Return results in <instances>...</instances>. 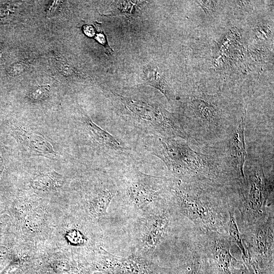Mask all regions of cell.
Wrapping results in <instances>:
<instances>
[{
	"instance_id": "cell-1",
	"label": "cell",
	"mask_w": 274,
	"mask_h": 274,
	"mask_svg": "<svg viewBox=\"0 0 274 274\" xmlns=\"http://www.w3.org/2000/svg\"><path fill=\"white\" fill-rule=\"evenodd\" d=\"M121 205L134 219L168 203L164 179L132 169L116 182Z\"/></svg>"
},
{
	"instance_id": "cell-2",
	"label": "cell",
	"mask_w": 274,
	"mask_h": 274,
	"mask_svg": "<svg viewBox=\"0 0 274 274\" xmlns=\"http://www.w3.org/2000/svg\"><path fill=\"white\" fill-rule=\"evenodd\" d=\"M178 210L204 231L223 233L229 218L223 210L207 197L190 190L181 182L170 187Z\"/></svg>"
},
{
	"instance_id": "cell-3",
	"label": "cell",
	"mask_w": 274,
	"mask_h": 274,
	"mask_svg": "<svg viewBox=\"0 0 274 274\" xmlns=\"http://www.w3.org/2000/svg\"><path fill=\"white\" fill-rule=\"evenodd\" d=\"M168 202L146 215L132 219L129 236L132 253L154 259L158 246L166 234L172 218Z\"/></svg>"
},
{
	"instance_id": "cell-4",
	"label": "cell",
	"mask_w": 274,
	"mask_h": 274,
	"mask_svg": "<svg viewBox=\"0 0 274 274\" xmlns=\"http://www.w3.org/2000/svg\"><path fill=\"white\" fill-rule=\"evenodd\" d=\"M249 227L242 235L248 256L244 263L253 274H273V212Z\"/></svg>"
},
{
	"instance_id": "cell-5",
	"label": "cell",
	"mask_w": 274,
	"mask_h": 274,
	"mask_svg": "<svg viewBox=\"0 0 274 274\" xmlns=\"http://www.w3.org/2000/svg\"><path fill=\"white\" fill-rule=\"evenodd\" d=\"M123 100L136 127L157 136L188 138L180 124L163 108L143 101L126 98Z\"/></svg>"
},
{
	"instance_id": "cell-6",
	"label": "cell",
	"mask_w": 274,
	"mask_h": 274,
	"mask_svg": "<svg viewBox=\"0 0 274 274\" xmlns=\"http://www.w3.org/2000/svg\"><path fill=\"white\" fill-rule=\"evenodd\" d=\"M157 136L151 143V152L175 175L183 177L199 170L201 159L187 145L173 138Z\"/></svg>"
},
{
	"instance_id": "cell-7",
	"label": "cell",
	"mask_w": 274,
	"mask_h": 274,
	"mask_svg": "<svg viewBox=\"0 0 274 274\" xmlns=\"http://www.w3.org/2000/svg\"><path fill=\"white\" fill-rule=\"evenodd\" d=\"M94 266L105 274H173L170 266H162L154 259L133 254L119 256L102 247L97 251Z\"/></svg>"
},
{
	"instance_id": "cell-8",
	"label": "cell",
	"mask_w": 274,
	"mask_h": 274,
	"mask_svg": "<svg viewBox=\"0 0 274 274\" xmlns=\"http://www.w3.org/2000/svg\"><path fill=\"white\" fill-rule=\"evenodd\" d=\"M269 192L263 173H255L250 176L249 188L244 196L239 211L244 222L251 226L265 219L268 213Z\"/></svg>"
},
{
	"instance_id": "cell-9",
	"label": "cell",
	"mask_w": 274,
	"mask_h": 274,
	"mask_svg": "<svg viewBox=\"0 0 274 274\" xmlns=\"http://www.w3.org/2000/svg\"><path fill=\"white\" fill-rule=\"evenodd\" d=\"M210 260L206 261L207 274H230L236 261L230 252L229 236L212 231H206Z\"/></svg>"
},
{
	"instance_id": "cell-10",
	"label": "cell",
	"mask_w": 274,
	"mask_h": 274,
	"mask_svg": "<svg viewBox=\"0 0 274 274\" xmlns=\"http://www.w3.org/2000/svg\"><path fill=\"white\" fill-rule=\"evenodd\" d=\"M84 126L94 142L109 152L125 153L127 148L124 144L108 131L101 128L89 118L84 119Z\"/></svg>"
},
{
	"instance_id": "cell-11",
	"label": "cell",
	"mask_w": 274,
	"mask_h": 274,
	"mask_svg": "<svg viewBox=\"0 0 274 274\" xmlns=\"http://www.w3.org/2000/svg\"><path fill=\"white\" fill-rule=\"evenodd\" d=\"M171 267L174 274H207L205 260L194 251L180 258Z\"/></svg>"
},
{
	"instance_id": "cell-12",
	"label": "cell",
	"mask_w": 274,
	"mask_h": 274,
	"mask_svg": "<svg viewBox=\"0 0 274 274\" xmlns=\"http://www.w3.org/2000/svg\"><path fill=\"white\" fill-rule=\"evenodd\" d=\"M18 132L20 141L27 149L42 154H56L52 145L42 135L24 129Z\"/></svg>"
},
{
	"instance_id": "cell-13",
	"label": "cell",
	"mask_w": 274,
	"mask_h": 274,
	"mask_svg": "<svg viewBox=\"0 0 274 274\" xmlns=\"http://www.w3.org/2000/svg\"><path fill=\"white\" fill-rule=\"evenodd\" d=\"M245 125V119L243 118L232 141L233 155L235 157L237 167L244 182L245 178L243 171V166L247 157L244 139Z\"/></svg>"
},
{
	"instance_id": "cell-14",
	"label": "cell",
	"mask_w": 274,
	"mask_h": 274,
	"mask_svg": "<svg viewBox=\"0 0 274 274\" xmlns=\"http://www.w3.org/2000/svg\"><path fill=\"white\" fill-rule=\"evenodd\" d=\"M63 183V176L53 170L36 177L31 181V186L38 190H50L61 187Z\"/></svg>"
},
{
	"instance_id": "cell-15",
	"label": "cell",
	"mask_w": 274,
	"mask_h": 274,
	"mask_svg": "<svg viewBox=\"0 0 274 274\" xmlns=\"http://www.w3.org/2000/svg\"><path fill=\"white\" fill-rule=\"evenodd\" d=\"M229 218L227 222V230L229 237L236 243L239 248L242 254V257L244 262L248 259L247 251L245 249L242 235L239 230L234 217V213L230 210L228 211Z\"/></svg>"
},
{
	"instance_id": "cell-16",
	"label": "cell",
	"mask_w": 274,
	"mask_h": 274,
	"mask_svg": "<svg viewBox=\"0 0 274 274\" xmlns=\"http://www.w3.org/2000/svg\"><path fill=\"white\" fill-rule=\"evenodd\" d=\"M144 75L145 80L150 85L158 88L166 96V90L158 68L153 65H148L144 69Z\"/></svg>"
},
{
	"instance_id": "cell-17",
	"label": "cell",
	"mask_w": 274,
	"mask_h": 274,
	"mask_svg": "<svg viewBox=\"0 0 274 274\" xmlns=\"http://www.w3.org/2000/svg\"><path fill=\"white\" fill-rule=\"evenodd\" d=\"M70 243L74 246L81 247L89 243V239L84 232L78 228L70 230L66 233Z\"/></svg>"
},
{
	"instance_id": "cell-18",
	"label": "cell",
	"mask_w": 274,
	"mask_h": 274,
	"mask_svg": "<svg viewBox=\"0 0 274 274\" xmlns=\"http://www.w3.org/2000/svg\"><path fill=\"white\" fill-rule=\"evenodd\" d=\"M49 88L47 86H38L33 88L28 94V98L33 102L47 99L49 94Z\"/></svg>"
},
{
	"instance_id": "cell-19",
	"label": "cell",
	"mask_w": 274,
	"mask_h": 274,
	"mask_svg": "<svg viewBox=\"0 0 274 274\" xmlns=\"http://www.w3.org/2000/svg\"><path fill=\"white\" fill-rule=\"evenodd\" d=\"M55 66L58 72L65 77H71L76 74L74 67L66 61L60 58L55 61Z\"/></svg>"
},
{
	"instance_id": "cell-20",
	"label": "cell",
	"mask_w": 274,
	"mask_h": 274,
	"mask_svg": "<svg viewBox=\"0 0 274 274\" xmlns=\"http://www.w3.org/2000/svg\"><path fill=\"white\" fill-rule=\"evenodd\" d=\"M197 111L199 112V114L201 115L202 118H204L208 120L209 122H211L214 119L215 117V110L212 106L206 105L203 101L196 102Z\"/></svg>"
},
{
	"instance_id": "cell-21",
	"label": "cell",
	"mask_w": 274,
	"mask_h": 274,
	"mask_svg": "<svg viewBox=\"0 0 274 274\" xmlns=\"http://www.w3.org/2000/svg\"><path fill=\"white\" fill-rule=\"evenodd\" d=\"M27 64L24 61L13 64L8 70V73L11 76H17L22 73L26 69Z\"/></svg>"
},
{
	"instance_id": "cell-22",
	"label": "cell",
	"mask_w": 274,
	"mask_h": 274,
	"mask_svg": "<svg viewBox=\"0 0 274 274\" xmlns=\"http://www.w3.org/2000/svg\"><path fill=\"white\" fill-rule=\"evenodd\" d=\"M230 274H253L244 262L236 260L231 269Z\"/></svg>"
},
{
	"instance_id": "cell-23",
	"label": "cell",
	"mask_w": 274,
	"mask_h": 274,
	"mask_svg": "<svg viewBox=\"0 0 274 274\" xmlns=\"http://www.w3.org/2000/svg\"><path fill=\"white\" fill-rule=\"evenodd\" d=\"M60 1H52L49 3L47 8V12L48 14H54L59 9L60 6Z\"/></svg>"
},
{
	"instance_id": "cell-24",
	"label": "cell",
	"mask_w": 274,
	"mask_h": 274,
	"mask_svg": "<svg viewBox=\"0 0 274 274\" xmlns=\"http://www.w3.org/2000/svg\"><path fill=\"white\" fill-rule=\"evenodd\" d=\"M84 33L88 37H92L95 35V30L93 26L91 25H85L83 27Z\"/></svg>"
},
{
	"instance_id": "cell-25",
	"label": "cell",
	"mask_w": 274,
	"mask_h": 274,
	"mask_svg": "<svg viewBox=\"0 0 274 274\" xmlns=\"http://www.w3.org/2000/svg\"><path fill=\"white\" fill-rule=\"evenodd\" d=\"M95 39L100 44L105 45L106 44V39L105 35L102 33H98L95 36Z\"/></svg>"
},
{
	"instance_id": "cell-26",
	"label": "cell",
	"mask_w": 274,
	"mask_h": 274,
	"mask_svg": "<svg viewBox=\"0 0 274 274\" xmlns=\"http://www.w3.org/2000/svg\"><path fill=\"white\" fill-rule=\"evenodd\" d=\"M4 168V161L3 156L1 152L0 151V176L3 172Z\"/></svg>"
},
{
	"instance_id": "cell-27",
	"label": "cell",
	"mask_w": 274,
	"mask_h": 274,
	"mask_svg": "<svg viewBox=\"0 0 274 274\" xmlns=\"http://www.w3.org/2000/svg\"><path fill=\"white\" fill-rule=\"evenodd\" d=\"M2 53L0 52V58L2 57Z\"/></svg>"
},
{
	"instance_id": "cell-28",
	"label": "cell",
	"mask_w": 274,
	"mask_h": 274,
	"mask_svg": "<svg viewBox=\"0 0 274 274\" xmlns=\"http://www.w3.org/2000/svg\"><path fill=\"white\" fill-rule=\"evenodd\" d=\"M96 274H105V273H101H101H96Z\"/></svg>"
}]
</instances>
